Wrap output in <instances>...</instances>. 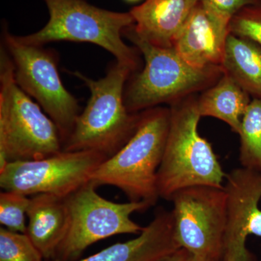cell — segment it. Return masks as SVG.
<instances>
[{
	"label": "cell",
	"mask_w": 261,
	"mask_h": 261,
	"mask_svg": "<svg viewBox=\"0 0 261 261\" xmlns=\"http://www.w3.org/2000/svg\"><path fill=\"white\" fill-rule=\"evenodd\" d=\"M133 73L129 67L116 61L99 80L72 72L87 86L90 97L63 150H94L110 158L128 142L140 118V113L128 112L124 102L125 88Z\"/></svg>",
	"instance_id": "cell-1"
},
{
	"label": "cell",
	"mask_w": 261,
	"mask_h": 261,
	"mask_svg": "<svg viewBox=\"0 0 261 261\" xmlns=\"http://www.w3.org/2000/svg\"><path fill=\"white\" fill-rule=\"evenodd\" d=\"M123 37L133 43L145 60L143 69L132 73L126 83L124 102L128 112L138 113L162 104L171 106L203 92L224 74L221 66H192L174 47L154 46L137 36L132 27L123 32Z\"/></svg>",
	"instance_id": "cell-2"
},
{
	"label": "cell",
	"mask_w": 261,
	"mask_h": 261,
	"mask_svg": "<svg viewBox=\"0 0 261 261\" xmlns=\"http://www.w3.org/2000/svg\"><path fill=\"white\" fill-rule=\"evenodd\" d=\"M197 97L169 106V129L157 174L160 198L170 201L176 192L197 185L224 187L226 173L210 142L199 133Z\"/></svg>",
	"instance_id": "cell-3"
},
{
	"label": "cell",
	"mask_w": 261,
	"mask_h": 261,
	"mask_svg": "<svg viewBox=\"0 0 261 261\" xmlns=\"http://www.w3.org/2000/svg\"><path fill=\"white\" fill-rule=\"evenodd\" d=\"M170 118L169 107L159 106L140 112L134 135L98 167L91 181L97 187H116L132 202L154 205L160 198L157 174L167 140Z\"/></svg>",
	"instance_id": "cell-4"
},
{
	"label": "cell",
	"mask_w": 261,
	"mask_h": 261,
	"mask_svg": "<svg viewBox=\"0 0 261 261\" xmlns=\"http://www.w3.org/2000/svg\"><path fill=\"white\" fill-rule=\"evenodd\" d=\"M63 149L58 126L15 82L13 63L2 46L0 170L8 163L45 159Z\"/></svg>",
	"instance_id": "cell-5"
},
{
	"label": "cell",
	"mask_w": 261,
	"mask_h": 261,
	"mask_svg": "<svg viewBox=\"0 0 261 261\" xmlns=\"http://www.w3.org/2000/svg\"><path fill=\"white\" fill-rule=\"evenodd\" d=\"M49 12L47 24L34 34L20 36L27 44L44 46L55 42H88L102 47L116 61L138 70L140 51L123 41V32L135 24L129 12H116L87 0H43Z\"/></svg>",
	"instance_id": "cell-6"
},
{
	"label": "cell",
	"mask_w": 261,
	"mask_h": 261,
	"mask_svg": "<svg viewBox=\"0 0 261 261\" xmlns=\"http://www.w3.org/2000/svg\"><path fill=\"white\" fill-rule=\"evenodd\" d=\"M2 39L13 63L15 82L54 121L64 145L80 115V106L78 99L63 85L56 51L23 42L20 36L10 32L5 21Z\"/></svg>",
	"instance_id": "cell-7"
},
{
	"label": "cell",
	"mask_w": 261,
	"mask_h": 261,
	"mask_svg": "<svg viewBox=\"0 0 261 261\" xmlns=\"http://www.w3.org/2000/svg\"><path fill=\"white\" fill-rule=\"evenodd\" d=\"M97 188L90 181L65 197L69 211V228L57 252L56 260H79L87 247L100 240L124 233L139 234L143 230L130 216L147 210L151 207L149 204L112 202L99 195Z\"/></svg>",
	"instance_id": "cell-8"
},
{
	"label": "cell",
	"mask_w": 261,
	"mask_h": 261,
	"mask_svg": "<svg viewBox=\"0 0 261 261\" xmlns=\"http://www.w3.org/2000/svg\"><path fill=\"white\" fill-rule=\"evenodd\" d=\"M170 201L179 247L202 261L222 260L226 228L224 187H187L176 192Z\"/></svg>",
	"instance_id": "cell-9"
},
{
	"label": "cell",
	"mask_w": 261,
	"mask_h": 261,
	"mask_svg": "<svg viewBox=\"0 0 261 261\" xmlns=\"http://www.w3.org/2000/svg\"><path fill=\"white\" fill-rule=\"evenodd\" d=\"M108 159L97 151L63 150L45 159L8 163L0 170V187L27 196L49 194L65 198L89 183Z\"/></svg>",
	"instance_id": "cell-10"
},
{
	"label": "cell",
	"mask_w": 261,
	"mask_h": 261,
	"mask_svg": "<svg viewBox=\"0 0 261 261\" xmlns=\"http://www.w3.org/2000/svg\"><path fill=\"white\" fill-rule=\"evenodd\" d=\"M226 228L223 257L257 261L246 247L250 235L261 238V173L240 167L226 173Z\"/></svg>",
	"instance_id": "cell-11"
},
{
	"label": "cell",
	"mask_w": 261,
	"mask_h": 261,
	"mask_svg": "<svg viewBox=\"0 0 261 261\" xmlns=\"http://www.w3.org/2000/svg\"><path fill=\"white\" fill-rule=\"evenodd\" d=\"M230 20L199 1L178 34L174 49L192 66H221Z\"/></svg>",
	"instance_id": "cell-12"
},
{
	"label": "cell",
	"mask_w": 261,
	"mask_h": 261,
	"mask_svg": "<svg viewBox=\"0 0 261 261\" xmlns=\"http://www.w3.org/2000/svg\"><path fill=\"white\" fill-rule=\"evenodd\" d=\"M178 248L172 212L159 208L137 238L75 261H159Z\"/></svg>",
	"instance_id": "cell-13"
},
{
	"label": "cell",
	"mask_w": 261,
	"mask_h": 261,
	"mask_svg": "<svg viewBox=\"0 0 261 261\" xmlns=\"http://www.w3.org/2000/svg\"><path fill=\"white\" fill-rule=\"evenodd\" d=\"M200 0H145L129 10L132 30L157 47L171 48Z\"/></svg>",
	"instance_id": "cell-14"
},
{
	"label": "cell",
	"mask_w": 261,
	"mask_h": 261,
	"mask_svg": "<svg viewBox=\"0 0 261 261\" xmlns=\"http://www.w3.org/2000/svg\"><path fill=\"white\" fill-rule=\"evenodd\" d=\"M27 234L46 260H54L68 231L69 211L65 197L40 194L31 197Z\"/></svg>",
	"instance_id": "cell-15"
},
{
	"label": "cell",
	"mask_w": 261,
	"mask_h": 261,
	"mask_svg": "<svg viewBox=\"0 0 261 261\" xmlns=\"http://www.w3.org/2000/svg\"><path fill=\"white\" fill-rule=\"evenodd\" d=\"M251 100L243 89L224 73L197 97V106L201 117L221 120L239 135L242 118Z\"/></svg>",
	"instance_id": "cell-16"
},
{
	"label": "cell",
	"mask_w": 261,
	"mask_h": 261,
	"mask_svg": "<svg viewBox=\"0 0 261 261\" xmlns=\"http://www.w3.org/2000/svg\"><path fill=\"white\" fill-rule=\"evenodd\" d=\"M221 67L252 99L261 100L260 45L230 33Z\"/></svg>",
	"instance_id": "cell-17"
},
{
	"label": "cell",
	"mask_w": 261,
	"mask_h": 261,
	"mask_svg": "<svg viewBox=\"0 0 261 261\" xmlns=\"http://www.w3.org/2000/svg\"><path fill=\"white\" fill-rule=\"evenodd\" d=\"M242 167L261 173V100L252 99L239 133Z\"/></svg>",
	"instance_id": "cell-18"
},
{
	"label": "cell",
	"mask_w": 261,
	"mask_h": 261,
	"mask_svg": "<svg viewBox=\"0 0 261 261\" xmlns=\"http://www.w3.org/2000/svg\"><path fill=\"white\" fill-rule=\"evenodd\" d=\"M44 257L27 233L0 228V261H43Z\"/></svg>",
	"instance_id": "cell-19"
},
{
	"label": "cell",
	"mask_w": 261,
	"mask_h": 261,
	"mask_svg": "<svg viewBox=\"0 0 261 261\" xmlns=\"http://www.w3.org/2000/svg\"><path fill=\"white\" fill-rule=\"evenodd\" d=\"M31 197L18 192L5 191L0 193V224L15 232L27 233L25 216Z\"/></svg>",
	"instance_id": "cell-20"
},
{
	"label": "cell",
	"mask_w": 261,
	"mask_h": 261,
	"mask_svg": "<svg viewBox=\"0 0 261 261\" xmlns=\"http://www.w3.org/2000/svg\"><path fill=\"white\" fill-rule=\"evenodd\" d=\"M230 33L247 38L261 46V5L249 6L233 15Z\"/></svg>",
	"instance_id": "cell-21"
},
{
	"label": "cell",
	"mask_w": 261,
	"mask_h": 261,
	"mask_svg": "<svg viewBox=\"0 0 261 261\" xmlns=\"http://www.w3.org/2000/svg\"><path fill=\"white\" fill-rule=\"evenodd\" d=\"M206 6L214 10L231 21L233 15L249 6L261 5V0H200Z\"/></svg>",
	"instance_id": "cell-22"
},
{
	"label": "cell",
	"mask_w": 261,
	"mask_h": 261,
	"mask_svg": "<svg viewBox=\"0 0 261 261\" xmlns=\"http://www.w3.org/2000/svg\"><path fill=\"white\" fill-rule=\"evenodd\" d=\"M159 261H202L186 249L178 248Z\"/></svg>",
	"instance_id": "cell-23"
},
{
	"label": "cell",
	"mask_w": 261,
	"mask_h": 261,
	"mask_svg": "<svg viewBox=\"0 0 261 261\" xmlns=\"http://www.w3.org/2000/svg\"><path fill=\"white\" fill-rule=\"evenodd\" d=\"M124 1L128 3H136L137 2H140V0H124Z\"/></svg>",
	"instance_id": "cell-24"
},
{
	"label": "cell",
	"mask_w": 261,
	"mask_h": 261,
	"mask_svg": "<svg viewBox=\"0 0 261 261\" xmlns=\"http://www.w3.org/2000/svg\"><path fill=\"white\" fill-rule=\"evenodd\" d=\"M221 261H236L233 260V259L227 258V257H223L222 260Z\"/></svg>",
	"instance_id": "cell-25"
}]
</instances>
